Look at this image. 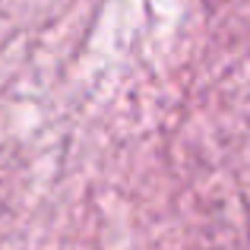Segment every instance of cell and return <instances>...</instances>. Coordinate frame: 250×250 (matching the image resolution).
Segmentation results:
<instances>
[]
</instances>
